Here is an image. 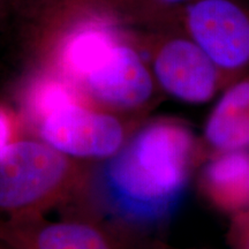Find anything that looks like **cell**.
I'll use <instances>...</instances> for the list:
<instances>
[{
  "label": "cell",
  "instance_id": "2",
  "mask_svg": "<svg viewBox=\"0 0 249 249\" xmlns=\"http://www.w3.org/2000/svg\"><path fill=\"white\" fill-rule=\"evenodd\" d=\"M79 160L48 143L17 140L0 154V217L40 216L83 186Z\"/></svg>",
  "mask_w": 249,
  "mask_h": 249
},
{
  "label": "cell",
  "instance_id": "6",
  "mask_svg": "<svg viewBox=\"0 0 249 249\" xmlns=\"http://www.w3.org/2000/svg\"><path fill=\"white\" fill-rule=\"evenodd\" d=\"M140 236L89 219L0 217V241L12 249H136Z\"/></svg>",
  "mask_w": 249,
  "mask_h": 249
},
{
  "label": "cell",
  "instance_id": "17",
  "mask_svg": "<svg viewBox=\"0 0 249 249\" xmlns=\"http://www.w3.org/2000/svg\"><path fill=\"white\" fill-rule=\"evenodd\" d=\"M110 1L112 2V4H114V2H116V1H118V0H110Z\"/></svg>",
  "mask_w": 249,
  "mask_h": 249
},
{
  "label": "cell",
  "instance_id": "10",
  "mask_svg": "<svg viewBox=\"0 0 249 249\" xmlns=\"http://www.w3.org/2000/svg\"><path fill=\"white\" fill-rule=\"evenodd\" d=\"M83 101L71 83L53 74H38L31 79L24 95V107L37 124L59 108Z\"/></svg>",
  "mask_w": 249,
  "mask_h": 249
},
{
  "label": "cell",
  "instance_id": "16",
  "mask_svg": "<svg viewBox=\"0 0 249 249\" xmlns=\"http://www.w3.org/2000/svg\"><path fill=\"white\" fill-rule=\"evenodd\" d=\"M0 249H12V248H11V247H8L7 245H5L4 242L0 241Z\"/></svg>",
  "mask_w": 249,
  "mask_h": 249
},
{
  "label": "cell",
  "instance_id": "4",
  "mask_svg": "<svg viewBox=\"0 0 249 249\" xmlns=\"http://www.w3.org/2000/svg\"><path fill=\"white\" fill-rule=\"evenodd\" d=\"M163 92L187 104H205L242 75L223 70L191 37L176 28L132 29Z\"/></svg>",
  "mask_w": 249,
  "mask_h": 249
},
{
  "label": "cell",
  "instance_id": "3",
  "mask_svg": "<svg viewBox=\"0 0 249 249\" xmlns=\"http://www.w3.org/2000/svg\"><path fill=\"white\" fill-rule=\"evenodd\" d=\"M73 87L90 107L108 112L142 113L163 95L130 29L112 34L82 68Z\"/></svg>",
  "mask_w": 249,
  "mask_h": 249
},
{
  "label": "cell",
  "instance_id": "1",
  "mask_svg": "<svg viewBox=\"0 0 249 249\" xmlns=\"http://www.w3.org/2000/svg\"><path fill=\"white\" fill-rule=\"evenodd\" d=\"M208 155L186 121L149 119L102 165L97 188L120 220L149 229L169 223L181 209L196 170Z\"/></svg>",
  "mask_w": 249,
  "mask_h": 249
},
{
  "label": "cell",
  "instance_id": "14",
  "mask_svg": "<svg viewBox=\"0 0 249 249\" xmlns=\"http://www.w3.org/2000/svg\"><path fill=\"white\" fill-rule=\"evenodd\" d=\"M136 249H203V248H192V247H178L165 242L160 239L149 238V236L141 235L138 242V248Z\"/></svg>",
  "mask_w": 249,
  "mask_h": 249
},
{
  "label": "cell",
  "instance_id": "9",
  "mask_svg": "<svg viewBox=\"0 0 249 249\" xmlns=\"http://www.w3.org/2000/svg\"><path fill=\"white\" fill-rule=\"evenodd\" d=\"M201 139L208 157L223 151L249 150V71L218 96Z\"/></svg>",
  "mask_w": 249,
  "mask_h": 249
},
{
  "label": "cell",
  "instance_id": "15",
  "mask_svg": "<svg viewBox=\"0 0 249 249\" xmlns=\"http://www.w3.org/2000/svg\"><path fill=\"white\" fill-rule=\"evenodd\" d=\"M14 0H0V31L5 33L13 9Z\"/></svg>",
  "mask_w": 249,
  "mask_h": 249
},
{
  "label": "cell",
  "instance_id": "8",
  "mask_svg": "<svg viewBox=\"0 0 249 249\" xmlns=\"http://www.w3.org/2000/svg\"><path fill=\"white\" fill-rule=\"evenodd\" d=\"M197 188L204 201L227 218L249 211V150L210 155L198 169Z\"/></svg>",
  "mask_w": 249,
  "mask_h": 249
},
{
  "label": "cell",
  "instance_id": "7",
  "mask_svg": "<svg viewBox=\"0 0 249 249\" xmlns=\"http://www.w3.org/2000/svg\"><path fill=\"white\" fill-rule=\"evenodd\" d=\"M45 143L75 158H108L127 141V128L111 112L75 103L38 123Z\"/></svg>",
  "mask_w": 249,
  "mask_h": 249
},
{
  "label": "cell",
  "instance_id": "12",
  "mask_svg": "<svg viewBox=\"0 0 249 249\" xmlns=\"http://www.w3.org/2000/svg\"><path fill=\"white\" fill-rule=\"evenodd\" d=\"M225 239L230 249H249V211L229 217Z\"/></svg>",
  "mask_w": 249,
  "mask_h": 249
},
{
  "label": "cell",
  "instance_id": "11",
  "mask_svg": "<svg viewBox=\"0 0 249 249\" xmlns=\"http://www.w3.org/2000/svg\"><path fill=\"white\" fill-rule=\"evenodd\" d=\"M192 0H118L114 2L124 23L129 29L152 28L174 9Z\"/></svg>",
  "mask_w": 249,
  "mask_h": 249
},
{
  "label": "cell",
  "instance_id": "5",
  "mask_svg": "<svg viewBox=\"0 0 249 249\" xmlns=\"http://www.w3.org/2000/svg\"><path fill=\"white\" fill-rule=\"evenodd\" d=\"M152 28H176L223 70L249 71V5L242 0H192Z\"/></svg>",
  "mask_w": 249,
  "mask_h": 249
},
{
  "label": "cell",
  "instance_id": "13",
  "mask_svg": "<svg viewBox=\"0 0 249 249\" xmlns=\"http://www.w3.org/2000/svg\"><path fill=\"white\" fill-rule=\"evenodd\" d=\"M18 124L15 114L9 108L0 105V154L9 144L17 141Z\"/></svg>",
  "mask_w": 249,
  "mask_h": 249
}]
</instances>
